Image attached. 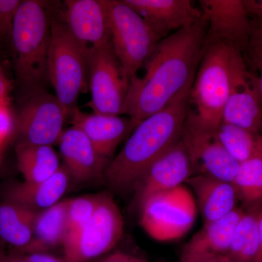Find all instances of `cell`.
<instances>
[{"instance_id":"d4e9b609","label":"cell","mask_w":262,"mask_h":262,"mask_svg":"<svg viewBox=\"0 0 262 262\" xmlns=\"http://www.w3.org/2000/svg\"><path fill=\"white\" fill-rule=\"evenodd\" d=\"M262 201L245 208V213L236 227L227 256L230 262H253L259 244V222Z\"/></svg>"},{"instance_id":"4dcf8cb0","label":"cell","mask_w":262,"mask_h":262,"mask_svg":"<svg viewBox=\"0 0 262 262\" xmlns=\"http://www.w3.org/2000/svg\"><path fill=\"white\" fill-rule=\"evenodd\" d=\"M253 20V29L246 52L255 70L262 72V24Z\"/></svg>"},{"instance_id":"277c9868","label":"cell","mask_w":262,"mask_h":262,"mask_svg":"<svg viewBox=\"0 0 262 262\" xmlns=\"http://www.w3.org/2000/svg\"><path fill=\"white\" fill-rule=\"evenodd\" d=\"M51 18L37 0L20 3L14 20L11 49L17 80L27 96L43 89L48 80Z\"/></svg>"},{"instance_id":"cb8c5ba5","label":"cell","mask_w":262,"mask_h":262,"mask_svg":"<svg viewBox=\"0 0 262 262\" xmlns=\"http://www.w3.org/2000/svg\"><path fill=\"white\" fill-rule=\"evenodd\" d=\"M36 215L12 202H0V239L13 249L24 250L32 241Z\"/></svg>"},{"instance_id":"3957f363","label":"cell","mask_w":262,"mask_h":262,"mask_svg":"<svg viewBox=\"0 0 262 262\" xmlns=\"http://www.w3.org/2000/svg\"><path fill=\"white\" fill-rule=\"evenodd\" d=\"M238 51L225 41L206 42L189 93L186 128L216 134L229 97L232 63Z\"/></svg>"},{"instance_id":"44dd1931","label":"cell","mask_w":262,"mask_h":262,"mask_svg":"<svg viewBox=\"0 0 262 262\" xmlns=\"http://www.w3.org/2000/svg\"><path fill=\"white\" fill-rule=\"evenodd\" d=\"M67 205L68 199L38 212L33 227V237L24 253L51 252L58 247L63 248L67 234Z\"/></svg>"},{"instance_id":"30bf717a","label":"cell","mask_w":262,"mask_h":262,"mask_svg":"<svg viewBox=\"0 0 262 262\" xmlns=\"http://www.w3.org/2000/svg\"><path fill=\"white\" fill-rule=\"evenodd\" d=\"M69 115L56 96L44 89L29 94L16 121L18 143L51 146L58 144Z\"/></svg>"},{"instance_id":"d6a6232c","label":"cell","mask_w":262,"mask_h":262,"mask_svg":"<svg viewBox=\"0 0 262 262\" xmlns=\"http://www.w3.org/2000/svg\"><path fill=\"white\" fill-rule=\"evenodd\" d=\"M27 262H70L64 256H57L51 252L24 253Z\"/></svg>"},{"instance_id":"484cf974","label":"cell","mask_w":262,"mask_h":262,"mask_svg":"<svg viewBox=\"0 0 262 262\" xmlns=\"http://www.w3.org/2000/svg\"><path fill=\"white\" fill-rule=\"evenodd\" d=\"M233 184L245 208L262 201V136L252 156L241 163Z\"/></svg>"},{"instance_id":"ab89813d","label":"cell","mask_w":262,"mask_h":262,"mask_svg":"<svg viewBox=\"0 0 262 262\" xmlns=\"http://www.w3.org/2000/svg\"><path fill=\"white\" fill-rule=\"evenodd\" d=\"M6 244L0 239V262H6L8 251L5 249Z\"/></svg>"},{"instance_id":"2e32d148","label":"cell","mask_w":262,"mask_h":262,"mask_svg":"<svg viewBox=\"0 0 262 262\" xmlns=\"http://www.w3.org/2000/svg\"><path fill=\"white\" fill-rule=\"evenodd\" d=\"M63 20L75 39L89 48L111 42L103 0H67Z\"/></svg>"},{"instance_id":"6da1fadb","label":"cell","mask_w":262,"mask_h":262,"mask_svg":"<svg viewBox=\"0 0 262 262\" xmlns=\"http://www.w3.org/2000/svg\"><path fill=\"white\" fill-rule=\"evenodd\" d=\"M208 24L201 20L172 33L158 44L145 65L142 77L130 80L122 115L134 129L165 106L194 78L206 46Z\"/></svg>"},{"instance_id":"9a60e30c","label":"cell","mask_w":262,"mask_h":262,"mask_svg":"<svg viewBox=\"0 0 262 262\" xmlns=\"http://www.w3.org/2000/svg\"><path fill=\"white\" fill-rule=\"evenodd\" d=\"M58 144L63 166L72 182L82 184L103 179L111 160L98 152L82 130L72 127L63 131Z\"/></svg>"},{"instance_id":"f35d334b","label":"cell","mask_w":262,"mask_h":262,"mask_svg":"<svg viewBox=\"0 0 262 262\" xmlns=\"http://www.w3.org/2000/svg\"><path fill=\"white\" fill-rule=\"evenodd\" d=\"M256 85L262 110V72H260L259 75L256 77Z\"/></svg>"},{"instance_id":"7402d4cb","label":"cell","mask_w":262,"mask_h":262,"mask_svg":"<svg viewBox=\"0 0 262 262\" xmlns=\"http://www.w3.org/2000/svg\"><path fill=\"white\" fill-rule=\"evenodd\" d=\"M15 155L19 171L25 182H44L61 166L59 158L51 146L18 143Z\"/></svg>"},{"instance_id":"4fadbf2b","label":"cell","mask_w":262,"mask_h":262,"mask_svg":"<svg viewBox=\"0 0 262 262\" xmlns=\"http://www.w3.org/2000/svg\"><path fill=\"white\" fill-rule=\"evenodd\" d=\"M202 17L208 24L206 42L225 41L246 51L253 20L243 0H201Z\"/></svg>"},{"instance_id":"9c48e42d","label":"cell","mask_w":262,"mask_h":262,"mask_svg":"<svg viewBox=\"0 0 262 262\" xmlns=\"http://www.w3.org/2000/svg\"><path fill=\"white\" fill-rule=\"evenodd\" d=\"M129 85L112 42L90 48L91 99L88 106L94 113L116 116L122 115Z\"/></svg>"},{"instance_id":"5bb4252c","label":"cell","mask_w":262,"mask_h":262,"mask_svg":"<svg viewBox=\"0 0 262 262\" xmlns=\"http://www.w3.org/2000/svg\"><path fill=\"white\" fill-rule=\"evenodd\" d=\"M181 138L190 156L193 176L205 174L234 182L241 163L227 152L216 134H201L183 126Z\"/></svg>"},{"instance_id":"8d00e7d4","label":"cell","mask_w":262,"mask_h":262,"mask_svg":"<svg viewBox=\"0 0 262 262\" xmlns=\"http://www.w3.org/2000/svg\"><path fill=\"white\" fill-rule=\"evenodd\" d=\"M6 262H27L24 253L17 251V250L12 249L8 251L7 255Z\"/></svg>"},{"instance_id":"e0dca14e","label":"cell","mask_w":262,"mask_h":262,"mask_svg":"<svg viewBox=\"0 0 262 262\" xmlns=\"http://www.w3.org/2000/svg\"><path fill=\"white\" fill-rule=\"evenodd\" d=\"M162 39L201 20V10L190 0H123Z\"/></svg>"},{"instance_id":"52a82bcc","label":"cell","mask_w":262,"mask_h":262,"mask_svg":"<svg viewBox=\"0 0 262 262\" xmlns=\"http://www.w3.org/2000/svg\"><path fill=\"white\" fill-rule=\"evenodd\" d=\"M123 217L111 193L101 199L89 222L73 237L66 239L63 254L70 262H93L102 258L121 239Z\"/></svg>"},{"instance_id":"603a6c76","label":"cell","mask_w":262,"mask_h":262,"mask_svg":"<svg viewBox=\"0 0 262 262\" xmlns=\"http://www.w3.org/2000/svg\"><path fill=\"white\" fill-rule=\"evenodd\" d=\"M244 213L245 209L236 207L225 216L204 223L203 228L193 236L187 246L200 251L227 254L236 227Z\"/></svg>"},{"instance_id":"ac0fdd59","label":"cell","mask_w":262,"mask_h":262,"mask_svg":"<svg viewBox=\"0 0 262 262\" xmlns=\"http://www.w3.org/2000/svg\"><path fill=\"white\" fill-rule=\"evenodd\" d=\"M72 127L82 130L87 136L101 156L111 161L117 146L134 130L129 117L85 113L78 108L72 114Z\"/></svg>"},{"instance_id":"ffe728a7","label":"cell","mask_w":262,"mask_h":262,"mask_svg":"<svg viewBox=\"0 0 262 262\" xmlns=\"http://www.w3.org/2000/svg\"><path fill=\"white\" fill-rule=\"evenodd\" d=\"M185 183L195 194L204 223L219 220L236 208L239 198L233 183L205 174L192 176Z\"/></svg>"},{"instance_id":"f546056e","label":"cell","mask_w":262,"mask_h":262,"mask_svg":"<svg viewBox=\"0 0 262 262\" xmlns=\"http://www.w3.org/2000/svg\"><path fill=\"white\" fill-rule=\"evenodd\" d=\"M15 131L16 121L10 108V103L0 101V165L5 148Z\"/></svg>"},{"instance_id":"f1b7e54d","label":"cell","mask_w":262,"mask_h":262,"mask_svg":"<svg viewBox=\"0 0 262 262\" xmlns=\"http://www.w3.org/2000/svg\"><path fill=\"white\" fill-rule=\"evenodd\" d=\"M20 0H0V51L11 47L15 15Z\"/></svg>"},{"instance_id":"d6986e66","label":"cell","mask_w":262,"mask_h":262,"mask_svg":"<svg viewBox=\"0 0 262 262\" xmlns=\"http://www.w3.org/2000/svg\"><path fill=\"white\" fill-rule=\"evenodd\" d=\"M63 165L51 178L39 183L13 182L3 189V201L14 203L34 212L48 209L61 201L72 183Z\"/></svg>"},{"instance_id":"e575fe53","label":"cell","mask_w":262,"mask_h":262,"mask_svg":"<svg viewBox=\"0 0 262 262\" xmlns=\"http://www.w3.org/2000/svg\"><path fill=\"white\" fill-rule=\"evenodd\" d=\"M13 90V84L7 75L4 69L0 66V101L10 102V94Z\"/></svg>"},{"instance_id":"1f68e13d","label":"cell","mask_w":262,"mask_h":262,"mask_svg":"<svg viewBox=\"0 0 262 262\" xmlns=\"http://www.w3.org/2000/svg\"><path fill=\"white\" fill-rule=\"evenodd\" d=\"M181 262H230L226 254L200 251L184 245L181 253Z\"/></svg>"},{"instance_id":"8fae6325","label":"cell","mask_w":262,"mask_h":262,"mask_svg":"<svg viewBox=\"0 0 262 262\" xmlns=\"http://www.w3.org/2000/svg\"><path fill=\"white\" fill-rule=\"evenodd\" d=\"M193 176L192 163L182 138L158 158L134 187L133 204L140 209L151 196L182 185Z\"/></svg>"},{"instance_id":"4316f807","label":"cell","mask_w":262,"mask_h":262,"mask_svg":"<svg viewBox=\"0 0 262 262\" xmlns=\"http://www.w3.org/2000/svg\"><path fill=\"white\" fill-rule=\"evenodd\" d=\"M216 136L227 152L242 163L256 151L261 134H253L242 127L222 122Z\"/></svg>"},{"instance_id":"7c38bea8","label":"cell","mask_w":262,"mask_h":262,"mask_svg":"<svg viewBox=\"0 0 262 262\" xmlns=\"http://www.w3.org/2000/svg\"><path fill=\"white\" fill-rule=\"evenodd\" d=\"M256 75L248 70L241 51L232 63L230 90L222 122L261 134L262 110L256 85Z\"/></svg>"},{"instance_id":"5b68a950","label":"cell","mask_w":262,"mask_h":262,"mask_svg":"<svg viewBox=\"0 0 262 262\" xmlns=\"http://www.w3.org/2000/svg\"><path fill=\"white\" fill-rule=\"evenodd\" d=\"M89 51L63 20L51 19L48 80L70 115L77 108L79 96L89 89Z\"/></svg>"},{"instance_id":"ba28073f","label":"cell","mask_w":262,"mask_h":262,"mask_svg":"<svg viewBox=\"0 0 262 262\" xmlns=\"http://www.w3.org/2000/svg\"><path fill=\"white\" fill-rule=\"evenodd\" d=\"M139 211L141 227L158 241L183 237L192 228L196 214L194 198L183 185L151 196Z\"/></svg>"},{"instance_id":"83f0119b","label":"cell","mask_w":262,"mask_h":262,"mask_svg":"<svg viewBox=\"0 0 262 262\" xmlns=\"http://www.w3.org/2000/svg\"><path fill=\"white\" fill-rule=\"evenodd\" d=\"M101 199V193L68 199L67 239L75 235L94 214ZM65 242V241H64Z\"/></svg>"},{"instance_id":"74e56055","label":"cell","mask_w":262,"mask_h":262,"mask_svg":"<svg viewBox=\"0 0 262 262\" xmlns=\"http://www.w3.org/2000/svg\"><path fill=\"white\" fill-rule=\"evenodd\" d=\"M253 262H262V215L259 222V244L257 253Z\"/></svg>"},{"instance_id":"d590c367","label":"cell","mask_w":262,"mask_h":262,"mask_svg":"<svg viewBox=\"0 0 262 262\" xmlns=\"http://www.w3.org/2000/svg\"><path fill=\"white\" fill-rule=\"evenodd\" d=\"M244 4L253 20L262 24V0H245Z\"/></svg>"},{"instance_id":"8992f818","label":"cell","mask_w":262,"mask_h":262,"mask_svg":"<svg viewBox=\"0 0 262 262\" xmlns=\"http://www.w3.org/2000/svg\"><path fill=\"white\" fill-rule=\"evenodd\" d=\"M112 46L130 83L162 40L159 34L123 0H103Z\"/></svg>"},{"instance_id":"7a4b0ae2","label":"cell","mask_w":262,"mask_h":262,"mask_svg":"<svg viewBox=\"0 0 262 262\" xmlns=\"http://www.w3.org/2000/svg\"><path fill=\"white\" fill-rule=\"evenodd\" d=\"M194 79L163 110L148 117L134 129L105 170L103 180L110 189L120 194L134 192L150 165L181 139Z\"/></svg>"},{"instance_id":"836d02e7","label":"cell","mask_w":262,"mask_h":262,"mask_svg":"<svg viewBox=\"0 0 262 262\" xmlns=\"http://www.w3.org/2000/svg\"><path fill=\"white\" fill-rule=\"evenodd\" d=\"M98 262H151L146 258L136 256L123 251H115L100 259Z\"/></svg>"}]
</instances>
